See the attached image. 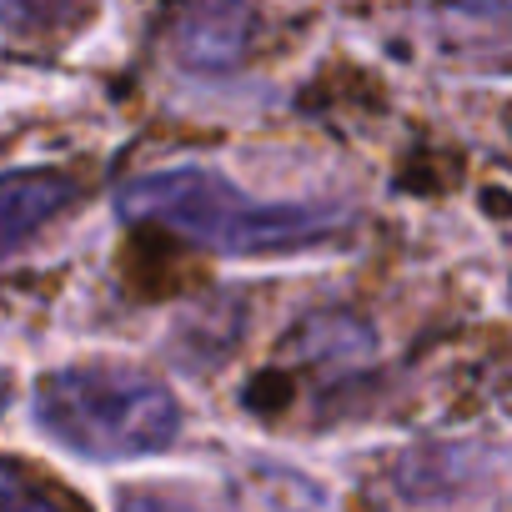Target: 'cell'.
Listing matches in <instances>:
<instances>
[{
    "instance_id": "6da1fadb",
    "label": "cell",
    "mask_w": 512,
    "mask_h": 512,
    "mask_svg": "<svg viewBox=\"0 0 512 512\" xmlns=\"http://www.w3.org/2000/svg\"><path fill=\"white\" fill-rule=\"evenodd\" d=\"M116 211L126 221L181 231L186 241L221 251V256H287L322 246L347 226L342 206L322 201H262L241 186H231L221 171L206 166H171L146 171L121 186Z\"/></svg>"
},
{
    "instance_id": "7a4b0ae2",
    "label": "cell",
    "mask_w": 512,
    "mask_h": 512,
    "mask_svg": "<svg viewBox=\"0 0 512 512\" xmlns=\"http://www.w3.org/2000/svg\"><path fill=\"white\" fill-rule=\"evenodd\" d=\"M41 427L86 457L161 452L181 432L176 397L131 367H66L36 392Z\"/></svg>"
},
{
    "instance_id": "3957f363",
    "label": "cell",
    "mask_w": 512,
    "mask_h": 512,
    "mask_svg": "<svg viewBox=\"0 0 512 512\" xmlns=\"http://www.w3.org/2000/svg\"><path fill=\"white\" fill-rule=\"evenodd\" d=\"M76 201H81V186L66 171H6L0 176V262L21 256Z\"/></svg>"
},
{
    "instance_id": "277c9868",
    "label": "cell",
    "mask_w": 512,
    "mask_h": 512,
    "mask_svg": "<svg viewBox=\"0 0 512 512\" xmlns=\"http://www.w3.org/2000/svg\"><path fill=\"white\" fill-rule=\"evenodd\" d=\"M422 31L467 61L512 56V0H417Z\"/></svg>"
},
{
    "instance_id": "5b68a950",
    "label": "cell",
    "mask_w": 512,
    "mask_h": 512,
    "mask_svg": "<svg viewBox=\"0 0 512 512\" xmlns=\"http://www.w3.org/2000/svg\"><path fill=\"white\" fill-rule=\"evenodd\" d=\"M251 21H256V0H186L171 26V46L186 66L226 71L241 61L251 41Z\"/></svg>"
},
{
    "instance_id": "8992f818",
    "label": "cell",
    "mask_w": 512,
    "mask_h": 512,
    "mask_svg": "<svg viewBox=\"0 0 512 512\" xmlns=\"http://www.w3.org/2000/svg\"><path fill=\"white\" fill-rule=\"evenodd\" d=\"M96 11V0H0V31L21 41L76 36Z\"/></svg>"
},
{
    "instance_id": "52a82bcc",
    "label": "cell",
    "mask_w": 512,
    "mask_h": 512,
    "mask_svg": "<svg viewBox=\"0 0 512 512\" xmlns=\"http://www.w3.org/2000/svg\"><path fill=\"white\" fill-rule=\"evenodd\" d=\"M0 512H76L56 487L36 482L26 467L0 457Z\"/></svg>"
},
{
    "instance_id": "ba28073f",
    "label": "cell",
    "mask_w": 512,
    "mask_h": 512,
    "mask_svg": "<svg viewBox=\"0 0 512 512\" xmlns=\"http://www.w3.org/2000/svg\"><path fill=\"white\" fill-rule=\"evenodd\" d=\"M116 512H196V507H186V502H171V497H161V492H121V502H116Z\"/></svg>"
},
{
    "instance_id": "9c48e42d",
    "label": "cell",
    "mask_w": 512,
    "mask_h": 512,
    "mask_svg": "<svg viewBox=\"0 0 512 512\" xmlns=\"http://www.w3.org/2000/svg\"><path fill=\"white\" fill-rule=\"evenodd\" d=\"M6 397H11V382H6V372H0V407H6Z\"/></svg>"
}]
</instances>
